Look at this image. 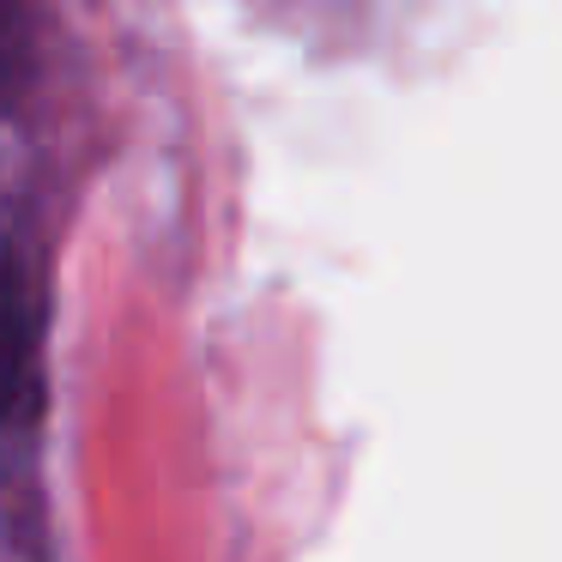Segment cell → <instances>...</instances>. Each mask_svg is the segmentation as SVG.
Masks as SVG:
<instances>
[{
    "mask_svg": "<svg viewBox=\"0 0 562 562\" xmlns=\"http://www.w3.org/2000/svg\"><path fill=\"white\" fill-rule=\"evenodd\" d=\"M0 67H7V43H0ZM0 86H7V74H0Z\"/></svg>",
    "mask_w": 562,
    "mask_h": 562,
    "instance_id": "2",
    "label": "cell"
},
{
    "mask_svg": "<svg viewBox=\"0 0 562 562\" xmlns=\"http://www.w3.org/2000/svg\"><path fill=\"white\" fill-rule=\"evenodd\" d=\"M37 412V315L13 255L0 248V429Z\"/></svg>",
    "mask_w": 562,
    "mask_h": 562,
    "instance_id": "1",
    "label": "cell"
}]
</instances>
